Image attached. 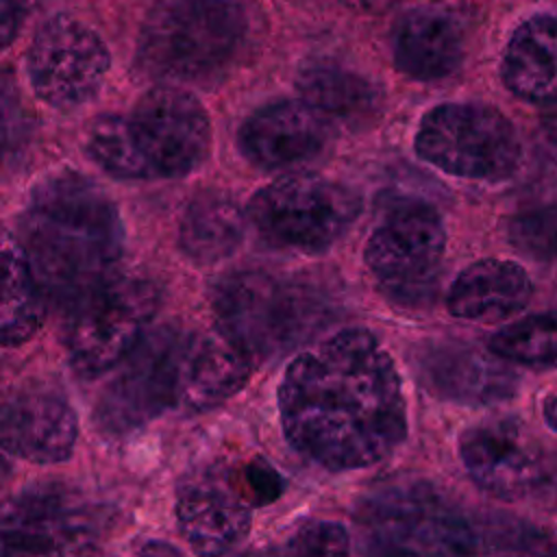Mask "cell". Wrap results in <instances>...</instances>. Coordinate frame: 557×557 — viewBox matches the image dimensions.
Here are the masks:
<instances>
[{
	"mask_svg": "<svg viewBox=\"0 0 557 557\" xmlns=\"http://www.w3.org/2000/svg\"><path fill=\"white\" fill-rule=\"evenodd\" d=\"M28 133V111L9 74H0V154L17 144Z\"/></svg>",
	"mask_w": 557,
	"mask_h": 557,
	"instance_id": "f546056e",
	"label": "cell"
},
{
	"mask_svg": "<svg viewBox=\"0 0 557 557\" xmlns=\"http://www.w3.org/2000/svg\"><path fill=\"white\" fill-rule=\"evenodd\" d=\"M159 550H163V553H178V548L168 546V544H161V546H157V544H148V546H144V548H141V553H159Z\"/></svg>",
	"mask_w": 557,
	"mask_h": 557,
	"instance_id": "e575fe53",
	"label": "cell"
},
{
	"mask_svg": "<svg viewBox=\"0 0 557 557\" xmlns=\"http://www.w3.org/2000/svg\"><path fill=\"white\" fill-rule=\"evenodd\" d=\"M331 126L302 100H283L257 109L239 128L242 154L257 168L281 170L313 159L326 146Z\"/></svg>",
	"mask_w": 557,
	"mask_h": 557,
	"instance_id": "2e32d148",
	"label": "cell"
},
{
	"mask_svg": "<svg viewBox=\"0 0 557 557\" xmlns=\"http://www.w3.org/2000/svg\"><path fill=\"white\" fill-rule=\"evenodd\" d=\"M544 420L553 431H557V394L544 403Z\"/></svg>",
	"mask_w": 557,
	"mask_h": 557,
	"instance_id": "d6a6232c",
	"label": "cell"
},
{
	"mask_svg": "<svg viewBox=\"0 0 557 557\" xmlns=\"http://www.w3.org/2000/svg\"><path fill=\"white\" fill-rule=\"evenodd\" d=\"M413 148L433 168L474 181L507 178L522 157L511 122L500 111L472 102L431 109L418 126Z\"/></svg>",
	"mask_w": 557,
	"mask_h": 557,
	"instance_id": "8992f818",
	"label": "cell"
},
{
	"mask_svg": "<svg viewBox=\"0 0 557 557\" xmlns=\"http://www.w3.org/2000/svg\"><path fill=\"white\" fill-rule=\"evenodd\" d=\"M252 37L248 0H157L139 39V70L163 83L211 85L242 61Z\"/></svg>",
	"mask_w": 557,
	"mask_h": 557,
	"instance_id": "3957f363",
	"label": "cell"
},
{
	"mask_svg": "<svg viewBox=\"0 0 557 557\" xmlns=\"http://www.w3.org/2000/svg\"><path fill=\"white\" fill-rule=\"evenodd\" d=\"M542 128L546 133V137L557 144V102H550L548 113L542 117Z\"/></svg>",
	"mask_w": 557,
	"mask_h": 557,
	"instance_id": "1f68e13d",
	"label": "cell"
},
{
	"mask_svg": "<svg viewBox=\"0 0 557 557\" xmlns=\"http://www.w3.org/2000/svg\"><path fill=\"white\" fill-rule=\"evenodd\" d=\"M246 231V215L235 200L218 191L198 194L178 226V246L196 263H215L235 252Z\"/></svg>",
	"mask_w": 557,
	"mask_h": 557,
	"instance_id": "d4e9b609",
	"label": "cell"
},
{
	"mask_svg": "<svg viewBox=\"0 0 557 557\" xmlns=\"http://www.w3.org/2000/svg\"><path fill=\"white\" fill-rule=\"evenodd\" d=\"M126 126L150 178L185 176L207 159L211 148L205 107L174 85L146 91L126 117Z\"/></svg>",
	"mask_w": 557,
	"mask_h": 557,
	"instance_id": "8fae6325",
	"label": "cell"
},
{
	"mask_svg": "<svg viewBox=\"0 0 557 557\" xmlns=\"http://www.w3.org/2000/svg\"><path fill=\"white\" fill-rule=\"evenodd\" d=\"M490 350L505 361L557 368V311L524 315L490 337Z\"/></svg>",
	"mask_w": 557,
	"mask_h": 557,
	"instance_id": "484cf974",
	"label": "cell"
},
{
	"mask_svg": "<svg viewBox=\"0 0 557 557\" xmlns=\"http://www.w3.org/2000/svg\"><path fill=\"white\" fill-rule=\"evenodd\" d=\"M13 470H15V463L0 450V487L13 476Z\"/></svg>",
	"mask_w": 557,
	"mask_h": 557,
	"instance_id": "836d02e7",
	"label": "cell"
},
{
	"mask_svg": "<svg viewBox=\"0 0 557 557\" xmlns=\"http://www.w3.org/2000/svg\"><path fill=\"white\" fill-rule=\"evenodd\" d=\"M278 413L287 442L329 470L379 463L407 435L400 374L366 329L302 350L281 379Z\"/></svg>",
	"mask_w": 557,
	"mask_h": 557,
	"instance_id": "6da1fadb",
	"label": "cell"
},
{
	"mask_svg": "<svg viewBox=\"0 0 557 557\" xmlns=\"http://www.w3.org/2000/svg\"><path fill=\"white\" fill-rule=\"evenodd\" d=\"M392 52L396 67L413 81H437L453 74L463 57L457 22L437 9H420L400 20Z\"/></svg>",
	"mask_w": 557,
	"mask_h": 557,
	"instance_id": "44dd1931",
	"label": "cell"
},
{
	"mask_svg": "<svg viewBox=\"0 0 557 557\" xmlns=\"http://www.w3.org/2000/svg\"><path fill=\"white\" fill-rule=\"evenodd\" d=\"M359 4H368V7H379V4H387V2H394V0H355Z\"/></svg>",
	"mask_w": 557,
	"mask_h": 557,
	"instance_id": "d590c367",
	"label": "cell"
},
{
	"mask_svg": "<svg viewBox=\"0 0 557 557\" xmlns=\"http://www.w3.org/2000/svg\"><path fill=\"white\" fill-rule=\"evenodd\" d=\"M507 235L511 246L529 257L542 261L557 259V202L518 213L511 218Z\"/></svg>",
	"mask_w": 557,
	"mask_h": 557,
	"instance_id": "83f0119b",
	"label": "cell"
},
{
	"mask_svg": "<svg viewBox=\"0 0 557 557\" xmlns=\"http://www.w3.org/2000/svg\"><path fill=\"white\" fill-rule=\"evenodd\" d=\"M511 94L531 102H557V20L537 15L511 35L500 65Z\"/></svg>",
	"mask_w": 557,
	"mask_h": 557,
	"instance_id": "7402d4cb",
	"label": "cell"
},
{
	"mask_svg": "<svg viewBox=\"0 0 557 557\" xmlns=\"http://www.w3.org/2000/svg\"><path fill=\"white\" fill-rule=\"evenodd\" d=\"M24 0H0V52L17 37L24 22Z\"/></svg>",
	"mask_w": 557,
	"mask_h": 557,
	"instance_id": "4dcf8cb0",
	"label": "cell"
},
{
	"mask_svg": "<svg viewBox=\"0 0 557 557\" xmlns=\"http://www.w3.org/2000/svg\"><path fill=\"white\" fill-rule=\"evenodd\" d=\"M46 298L17 235L0 226V346L28 342L44 322Z\"/></svg>",
	"mask_w": 557,
	"mask_h": 557,
	"instance_id": "603a6c76",
	"label": "cell"
},
{
	"mask_svg": "<svg viewBox=\"0 0 557 557\" xmlns=\"http://www.w3.org/2000/svg\"><path fill=\"white\" fill-rule=\"evenodd\" d=\"M17 237L44 298L70 307L117 274L124 250L115 202L78 172L50 174L35 185Z\"/></svg>",
	"mask_w": 557,
	"mask_h": 557,
	"instance_id": "7a4b0ae2",
	"label": "cell"
},
{
	"mask_svg": "<svg viewBox=\"0 0 557 557\" xmlns=\"http://www.w3.org/2000/svg\"><path fill=\"white\" fill-rule=\"evenodd\" d=\"M359 211L352 189L318 174L281 176L248 202V218L268 244L307 255L331 248Z\"/></svg>",
	"mask_w": 557,
	"mask_h": 557,
	"instance_id": "5b68a950",
	"label": "cell"
},
{
	"mask_svg": "<svg viewBox=\"0 0 557 557\" xmlns=\"http://www.w3.org/2000/svg\"><path fill=\"white\" fill-rule=\"evenodd\" d=\"M109 50L83 22L57 15L35 35L26 67L35 94L50 107L72 109L91 100L109 72Z\"/></svg>",
	"mask_w": 557,
	"mask_h": 557,
	"instance_id": "4fadbf2b",
	"label": "cell"
},
{
	"mask_svg": "<svg viewBox=\"0 0 557 557\" xmlns=\"http://www.w3.org/2000/svg\"><path fill=\"white\" fill-rule=\"evenodd\" d=\"M446 228L440 213L420 202L394 207L366 244V263L381 289L407 307L433 298Z\"/></svg>",
	"mask_w": 557,
	"mask_h": 557,
	"instance_id": "9c48e42d",
	"label": "cell"
},
{
	"mask_svg": "<svg viewBox=\"0 0 557 557\" xmlns=\"http://www.w3.org/2000/svg\"><path fill=\"white\" fill-rule=\"evenodd\" d=\"M298 91L329 122H370L381 107V91L372 81L329 61L307 65L298 76Z\"/></svg>",
	"mask_w": 557,
	"mask_h": 557,
	"instance_id": "cb8c5ba5",
	"label": "cell"
},
{
	"mask_svg": "<svg viewBox=\"0 0 557 557\" xmlns=\"http://www.w3.org/2000/svg\"><path fill=\"white\" fill-rule=\"evenodd\" d=\"M252 359L220 331L183 337L176 407L207 411L244 387Z\"/></svg>",
	"mask_w": 557,
	"mask_h": 557,
	"instance_id": "d6986e66",
	"label": "cell"
},
{
	"mask_svg": "<svg viewBox=\"0 0 557 557\" xmlns=\"http://www.w3.org/2000/svg\"><path fill=\"white\" fill-rule=\"evenodd\" d=\"M413 363L422 385L444 400L494 405L518 389V374L509 361L466 342H429L416 352Z\"/></svg>",
	"mask_w": 557,
	"mask_h": 557,
	"instance_id": "9a60e30c",
	"label": "cell"
},
{
	"mask_svg": "<svg viewBox=\"0 0 557 557\" xmlns=\"http://www.w3.org/2000/svg\"><path fill=\"white\" fill-rule=\"evenodd\" d=\"M78 437L74 409L48 394H35L0 405V450L17 461H65Z\"/></svg>",
	"mask_w": 557,
	"mask_h": 557,
	"instance_id": "ac0fdd59",
	"label": "cell"
},
{
	"mask_svg": "<svg viewBox=\"0 0 557 557\" xmlns=\"http://www.w3.org/2000/svg\"><path fill=\"white\" fill-rule=\"evenodd\" d=\"M85 150L98 168L115 178H150L122 115H98L87 128Z\"/></svg>",
	"mask_w": 557,
	"mask_h": 557,
	"instance_id": "4316f807",
	"label": "cell"
},
{
	"mask_svg": "<svg viewBox=\"0 0 557 557\" xmlns=\"http://www.w3.org/2000/svg\"><path fill=\"white\" fill-rule=\"evenodd\" d=\"M0 157H2V154H0Z\"/></svg>",
	"mask_w": 557,
	"mask_h": 557,
	"instance_id": "8d00e7d4",
	"label": "cell"
},
{
	"mask_svg": "<svg viewBox=\"0 0 557 557\" xmlns=\"http://www.w3.org/2000/svg\"><path fill=\"white\" fill-rule=\"evenodd\" d=\"M183 337L170 326L148 331L120 361L98 405L102 429L126 433L176 407Z\"/></svg>",
	"mask_w": 557,
	"mask_h": 557,
	"instance_id": "7c38bea8",
	"label": "cell"
},
{
	"mask_svg": "<svg viewBox=\"0 0 557 557\" xmlns=\"http://www.w3.org/2000/svg\"><path fill=\"white\" fill-rule=\"evenodd\" d=\"M285 550L296 555H344L350 550V537L339 522H309L289 537Z\"/></svg>",
	"mask_w": 557,
	"mask_h": 557,
	"instance_id": "f1b7e54d",
	"label": "cell"
},
{
	"mask_svg": "<svg viewBox=\"0 0 557 557\" xmlns=\"http://www.w3.org/2000/svg\"><path fill=\"white\" fill-rule=\"evenodd\" d=\"M98 535L94 509L70 490L30 485L0 500V555H85Z\"/></svg>",
	"mask_w": 557,
	"mask_h": 557,
	"instance_id": "30bf717a",
	"label": "cell"
},
{
	"mask_svg": "<svg viewBox=\"0 0 557 557\" xmlns=\"http://www.w3.org/2000/svg\"><path fill=\"white\" fill-rule=\"evenodd\" d=\"M176 520L189 546L207 555L235 548L252 522L242 492L220 472L198 474L178 490Z\"/></svg>",
	"mask_w": 557,
	"mask_h": 557,
	"instance_id": "e0dca14e",
	"label": "cell"
},
{
	"mask_svg": "<svg viewBox=\"0 0 557 557\" xmlns=\"http://www.w3.org/2000/svg\"><path fill=\"white\" fill-rule=\"evenodd\" d=\"M531 298V281L522 265L505 259H481L450 285L446 307L455 318L494 322L520 311Z\"/></svg>",
	"mask_w": 557,
	"mask_h": 557,
	"instance_id": "ffe728a7",
	"label": "cell"
},
{
	"mask_svg": "<svg viewBox=\"0 0 557 557\" xmlns=\"http://www.w3.org/2000/svg\"><path fill=\"white\" fill-rule=\"evenodd\" d=\"M459 457L481 490L505 500L544 490L550 476L544 450L516 420L470 426L459 437Z\"/></svg>",
	"mask_w": 557,
	"mask_h": 557,
	"instance_id": "5bb4252c",
	"label": "cell"
},
{
	"mask_svg": "<svg viewBox=\"0 0 557 557\" xmlns=\"http://www.w3.org/2000/svg\"><path fill=\"white\" fill-rule=\"evenodd\" d=\"M157 289L141 278L113 274L72 305L67 355L78 374L94 379L120 361L148 333Z\"/></svg>",
	"mask_w": 557,
	"mask_h": 557,
	"instance_id": "ba28073f",
	"label": "cell"
},
{
	"mask_svg": "<svg viewBox=\"0 0 557 557\" xmlns=\"http://www.w3.org/2000/svg\"><path fill=\"white\" fill-rule=\"evenodd\" d=\"M218 331L252 361L268 359L302 342L320 320L313 298L259 270L222 276L211 294Z\"/></svg>",
	"mask_w": 557,
	"mask_h": 557,
	"instance_id": "277c9868",
	"label": "cell"
},
{
	"mask_svg": "<svg viewBox=\"0 0 557 557\" xmlns=\"http://www.w3.org/2000/svg\"><path fill=\"white\" fill-rule=\"evenodd\" d=\"M372 550L405 555H468L476 535L461 511L424 483L387 485L359 511Z\"/></svg>",
	"mask_w": 557,
	"mask_h": 557,
	"instance_id": "52a82bcc",
	"label": "cell"
}]
</instances>
